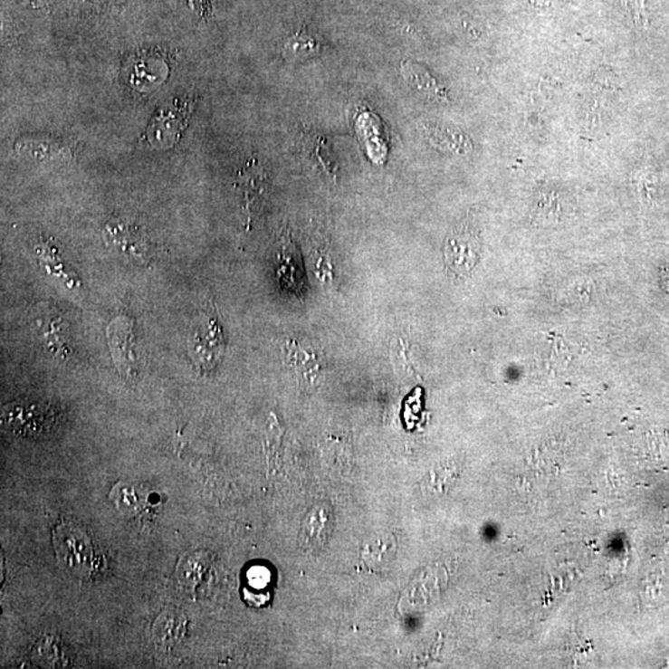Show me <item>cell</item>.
Returning <instances> with one entry per match:
<instances>
[{"label": "cell", "instance_id": "cell-10", "mask_svg": "<svg viewBox=\"0 0 669 669\" xmlns=\"http://www.w3.org/2000/svg\"><path fill=\"white\" fill-rule=\"evenodd\" d=\"M402 73L410 86L415 87L428 99L436 100V102H449L446 90L440 86L438 81L434 79L425 67L416 62H402Z\"/></svg>", "mask_w": 669, "mask_h": 669}, {"label": "cell", "instance_id": "cell-2", "mask_svg": "<svg viewBox=\"0 0 669 669\" xmlns=\"http://www.w3.org/2000/svg\"><path fill=\"white\" fill-rule=\"evenodd\" d=\"M193 107L191 100L177 99L163 107L147 128L148 146L158 150L174 147L189 122Z\"/></svg>", "mask_w": 669, "mask_h": 669}, {"label": "cell", "instance_id": "cell-9", "mask_svg": "<svg viewBox=\"0 0 669 669\" xmlns=\"http://www.w3.org/2000/svg\"><path fill=\"white\" fill-rule=\"evenodd\" d=\"M187 630V618L177 610H167L157 618L153 626V640L157 647L169 650L183 640Z\"/></svg>", "mask_w": 669, "mask_h": 669}, {"label": "cell", "instance_id": "cell-15", "mask_svg": "<svg viewBox=\"0 0 669 669\" xmlns=\"http://www.w3.org/2000/svg\"><path fill=\"white\" fill-rule=\"evenodd\" d=\"M24 2L28 3V5H32L33 6H39L42 5L43 0H24Z\"/></svg>", "mask_w": 669, "mask_h": 669}, {"label": "cell", "instance_id": "cell-13", "mask_svg": "<svg viewBox=\"0 0 669 669\" xmlns=\"http://www.w3.org/2000/svg\"><path fill=\"white\" fill-rule=\"evenodd\" d=\"M110 499L123 513L127 514L140 512L144 509V503L147 502L144 497L138 495L133 486L124 485L122 483H117L110 491Z\"/></svg>", "mask_w": 669, "mask_h": 669}, {"label": "cell", "instance_id": "cell-7", "mask_svg": "<svg viewBox=\"0 0 669 669\" xmlns=\"http://www.w3.org/2000/svg\"><path fill=\"white\" fill-rule=\"evenodd\" d=\"M285 358L289 368L305 383H314L320 378L324 358L311 345L291 339L285 345Z\"/></svg>", "mask_w": 669, "mask_h": 669}, {"label": "cell", "instance_id": "cell-14", "mask_svg": "<svg viewBox=\"0 0 669 669\" xmlns=\"http://www.w3.org/2000/svg\"><path fill=\"white\" fill-rule=\"evenodd\" d=\"M40 322H43V324L45 326L39 324L40 329H42L43 339H45L46 344L50 346L53 349V351H62L63 348H65L66 341L65 338H63V324H62V319L60 318V316H52V318H48V316L43 315L42 318L39 319Z\"/></svg>", "mask_w": 669, "mask_h": 669}, {"label": "cell", "instance_id": "cell-5", "mask_svg": "<svg viewBox=\"0 0 669 669\" xmlns=\"http://www.w3.org/2000/svg\"><path fill=\"white\" fill-rule=\"evenodd\" d=\"M480 253V240L473 227L463 225L450 234L444 248L446 264L454 273L465 275L475 267Z\"/></svg>", "mask_w": 669, "mask_h": 669}, {"label": "cell", "instance_id": "cell-1", "mask_svg": "<svg viewBox=\"0 0 669 669\" xmlns=\"http://www.w3.org/2000/svg\"><path fill=\"white\" fill-rule=\"evenodd\" d=\"M53 550L63 566L79 575H91L99 568L95 546L85 530L62 522L53 530Z\"/></svg>", "mask_w": 669, "mask_h": 669}, {"label": "cell", "instance_id": "cell-8", "mask_svg": "<svg viewBox=\"0 0 669 669\" xmlns=\"http://www.w3.org/2000/svg\"><path fill=\"white\" fill-rule=\"evenodd\" d=\"M110 344L116 365L128 376L136 373V351H134V338L132 325L127 318H117L110 326Z\"/></svg>", "mask_w": 669, "mask_h": 669}, {"label": "cell", "instance_id": "cell-3", "mask_svg": "<svg viewBox=\"0 0 669 669\" xmlns=\"http://www.w3.org/2000/svg\"><path fill=\"white\" fill-rule=\"evenodd\" d=\"M234 189L241 195L242 208L247 217V225H251L268 191L267 171L255 158L245 161L244 166L238 171Z\"/></svg>", "mask_w": 669, "mask_h": 669}, {"label": "cell", "instance_id": "cell-11", "mask_svg": "<svg viewBox=\"0 0 669 669\" xmlns=\"http://www.w3.org/2000/svg\"><path fill=\"white\" fill-rule=\"evenodd\" d=\"M305 150H307L308 156L324 169L326 175L334 179L336 163L332 159L330 147H329L325 138L319 136V134L307 133V136H305Z\"/></svg>", "mask_w": 669, "mask_h": 669}, {"label": "cell", "instance_id": "cell-6", "mask_svg": "<svg viewBox=\"0 0 669 669\" xmlns=\"http://www.w3.org/2000/svg\"><path fill=\"white\" fill-rule=\"evenodd\" d=\"M14 149L19 156L39 163H57L72 159L73 148L59 138L48 136L23 137L16 140Z\"/></svg>", "mask_w": 669, "mask_h": 669}, {"label": "cell", "instance_id": "cell-12", "mask_svg": "<svg viewBox=\"0 0 669 669\" xmlns=\"http://www.w3.org/2000/svg\"><path fill=\"white\" fill-rule=\"evenodd\" d=\"M319 52V43L308 33L299 32L291 35L283 46V56L288 62H298L315 55Z\"/></svg>", "mask_w": 669, "mask_h": 669}, {"label": "cell", "instance_id": "cell-4", "mask_svg": "<svg viewBox=\"0 0 669 669\" xmlns=\"http://www.w3.org/2000/svg\"><path fill=\"white\" fill-rule=\"evenodd\" d=\"M103 241L107 247L133 260L144 262L149 257V244L142 230L123 218H113L103 228Z\"/></svg>", "mask_w": 669, "mask_h": 669}]
</instances>
